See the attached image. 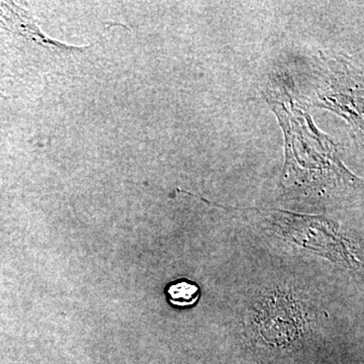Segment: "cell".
Returning <instances> with one entry per match:
<instances>
[{"instance_id":"6da1fadb","label":"cell","mask_w":364,"mask_h":364,"mask_svg":"<svg viewBox=\"0 0 364 364\" xmlns=\"http://www.w3.org/2000/svg\"><path fill=\"white\" fill-rule=\"evenodd\" d=\"M256 320L260 334L270 343H289L301 331L298 306L284 294H270L262 299Z\"/></svg>"},{"instance_id":"7a4b0ae2","label":"cell","mask_w":364,"mask_h":364,"mask_svg":"<svg viewBox=\"0 0 364 364\" xmlns=\"http://www.w3.org/2000/svg\"><path fill=\"white\" fill-rule=\"evenodd\" d=\"M200 287L188 279H177L166 289L167 299L176 308H188L200 299Z\"/></svg>"}]
</instances>
